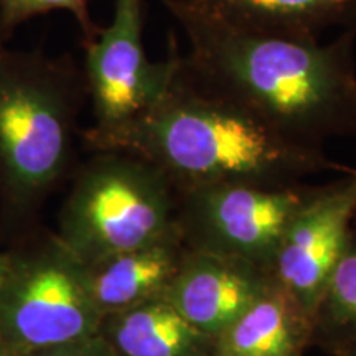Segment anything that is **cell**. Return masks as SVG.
Listing matches in <instances>:
<instances>
[{"label":"cell","mask_w":356,"mask_h":356,"mask_svg":"<svg viewBox=\"0 0 356 356\" xmlns=\"http://www.w3.org/2000/svg\"><path fill=\"white\" fill-rule=\"evenodd\" d=\"M188 40L185 73L297 144L320 147L356 137V25L337 40L248 32L163 0Z\"/></svg>","instance_id":"obj_1"},{"label":"cell","mask_w":356,"mask_h":356,"mask_svg":"<svg viewBox=\"0 0 356 356\" xmlns=\"http://www.w3.org/2000/svg\"><path fill=\"white\" fill-rule=\"evenodd\" d=\"M81 137L92 152H124L152 163L177 191L220 184L289 186L327 170H353L204 91L185 73L181 58L157 104L122 126L86 129Z\"/></svg>","instance_id":"obj_2"},{"label":"cell","mask_w":356,"mask_h":356,"mask_svg":"<svg viewBox=\"0 0 356 356\" xmlns=\"http://www.w3.org/2000/svg\"><path fill=\"white\" fill-rule=\"evenodd\" d=\"M86 102L73 55L15 50L0 32V211L8 225H26L68 177Z\"/></svg>","instance_id":"obj_3"},{"label":"cell","mask_w":356,"mask_h":356,"mask_svg":"<svg viewBox=\"0 0 356 356\" xmlns=\"http://www.w3.org/2000/svg\"><path fill=\"white\" fill-rule=\"evenodd\" d=\"M170 180L136 155L95 152L74 172L55 236L83 266L178 229Z\"/></svg>","instance_id":"obj_4"},{"label":"cell","mask_w":356,"mask_h":356,"mask_svg":"<svg viewBox=\"0 0 356 356\" xmlns=\"http://www.w3.org/2000/svg\"><path fill=\"white\" fill-rule=\"evenodd\" d=\"M101 320L89 297L84 266L55 233L8 252L0 280V350L8 356H29L92 337Z\"/></svg>","instance_id":"obj_5"},{"label":"cell","mask_w":356,"mask_h":356,"mask_svg":"<svg viewBox=\"0 0 356 356\" xmlns=\"http://www.w3.org/2000/svg\"><path fill=\"white\" fill-rule=\"evenodd\" d=\"M312 191L307 184H220L177 191L178 229L188 249L249 262L273 275L284 234Z\"/></svg>","instance_id":"obj_6"},{"label":"cell","mask_w":356,"mask_h":356,"mask_svg":"<svg viewBox=\"0 0 356 356\" xmlns=\"http://www.w3.org/2000/svg\"><path fill=\"white\" fill-rule=\"evenodd\" d=\"M144 0H114L106 29L84 43L83 71L91 101L92 131H111L144 114L165 95L181 53L170 38L163 61H152L144 47Z\"/></svg>","instance_id":"obj_7"},{"label":"cell","mask_w":356,"mask_h":356,"mask_svg":"<svg viewBox=\"0 0 356 356\" xmlns=\"http://www.w3.org/2000/svg\"><path fill=\"white\" fill-rule=\"evenodd\" d=\"M356 215V168L314 191L280 243L273 277L314 312Z\"/></svg>","instance_id":"obj_8"},{"label":"cell","mask_w":356,"mask_h":356,"mask_svg":"<svg viewBox=\"0 0 356 356\" xmlns=\"http://www.w3.org/2000/svg\"><path fill=\"white\" fill-rule=\"evenodd\" d=\"M274 282L267 270L249 262L188 249L162 297L198 330L215 338Z\"/></svg>","instance_id":"obj_9"},{"label":"cell","mask_w":356,"mask_h":356,"mask_svg":"<svg viewBox=\"0 0 356 356\" xmlns=\"http://www.w3.org/2000/svg\"><path fill=\"white\" fill-rule=\"evenodd\" d=\"M188 248L180 229L84 266L86 287L101 317L163 296Z\"/></svg>","instance_id":"obj_10"},{"label":"cell","mask_w":356,"mask_h":356,"mask_svg":"<svg viewBox=\"0 0 356 356\" xmlns=\"http://www.w3.org/2000/svg\"><path fill=\"white\" fill-rule=\"evenodd\" d=\"M312 315L274 282L256 304L213 338L211 356H305Z\"/></svg>","instance_id":"obj_11"},{"label":"cell","mask_w":356,"mask_h":356,"mask_svg":"<svg viewBox=\"0 0 356 356\" xmlns=\"http://www.w3.org/2000/svg\"><path fill=\"white\" fill-rule=\"evenodd\" d=\"M97 333L115 356H211L213 348V338L162 296L106 315Z\"/></svg>","instance_id":"obj_12"},{"label":"cell","mask_w":356,"mask_h":356,"mask_svg":"<svg viewBox=\"0 0 356 356\" xmlns=\"http://www.w3.org/2000/svg\"><path fill=\"white\" fill-rule=\"evenodd\" d=\"M197 10L248 32L318 38L335 25H356V0H185Z\"/></svg>","instance_id":"obj_13"},{"label":"cell","mask_w":356,"mask_h":356,"mask_svg":"<svg viewBox=\"0 0 356 356\" xmlns=\"http://www.w3.org/2000/svg\"><path fill=\"white\" fill-rule=\"evenodd\" d=\"M312 345L332 356L356 355V215L312 312Z\"/></svg>","instance_id":"obj_14"},{"label":"cell","mask_w":356,"mask_h":356,"mask_svg":"<svg viewBox=\"0 0 356 356\" xmlns=\"http://www.w3.org/2000/svg\"><path fill=\"white\" fill-rule=\"evenodd\" d=\"M53 10L70 12L81 30L83 44L99 33L101 26L95 24L89 12V0H0V32L10 42L15 30L25 22Z\"/></svg>","instance_id":"obj_15"},{"label":"cell","mask_w":356,"mask_h":356,"mask_svg":"<svg viewBox=\"0 0 356 356\" xmlns=\"http://www.w3.org/2000/svg\"><path fill=\"white\" fill-rule=\"evenodd\" d=\"M29 356H115L111 346L102 340L99 333L81 338V340L70 341V343L51 346V348L37 351Z\"/></svg>","instance_id":"obj_16"},{"label":"cell","mask_w":356,"mask_h":356,"mask_svg":"<svg viewBox=\"0 0 356 356\" xmlns=\"http://www.w3.org/2000/svg\"><path fill=\"white\" fill-rule=\"evenodd\" d=\"M8 266V252H0V280H2L3 274H6Z\"/></svg>","instance_id":"obj_17"},{"label":"cell","mask_w":356,"mask_h":356,"mask_svg":"<svg viewBox=\"0 0 356 356\" xmlns=\"http://www.w3.org/2000/svg\"><path fill=\"white\" fill-rule=\"evenodd\" d=\"M0 356H8V355L6 353V351H2V350H0Z\"/></svg>","instance_id":"obj_18"},{"label":"cell","mask_w":356,"mask_h":356,"mask_svg":"<svg viewBox=\"0 0 356 356\" xmlns=\"http://www.w3.org/2000/svg\"><path fill=\"white\" fill-rule=\"evenodd\" d=\"M353 356H356V355H353Z\"/></svg>","instance_id":"obj_19"}]
</instances>
